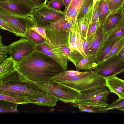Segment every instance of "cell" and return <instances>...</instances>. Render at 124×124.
I'll list each match as a JSON object with an SVG mask.
<instances>
[{"instance_id": "1", "label": "cell", "mask_w": 124, "mask_h": 124, "mask_svg": "<svg viewBox=\"0 0 124 124\" xmlns=\"http://www.w3.org/2000/svg\"><path fill=\"white\" fill-rule=\"evenodd\" d=\"M16 68L21 76L35 82L53 79L67 70L52 58L35 50L16 62Z\"/></svg>"}, {"instance_id": "2", "label": "cell", "mask_w": 124, "mask_h": 124, "mask_svg": "<svg viewBox=\"0 0 124 124\" xmlns=\"http://www.w3.org/2000/svg\"><path fill=\"white\" fill-rule=\"evenodd\" d=\"M0 93L28 98L52 95L35 82L22 77L16 70L0 78Z\"/></svg>"}, {"instance_id": "3", "label": "cell", "mask_w": 124, "mask_h": 124, "mask_svg": "<svg viewBox=\"0 0 124 124\" xmlns=\"http://www.w3.org/2000/svg\"><path fill=\"white\" fill-rule=\"evenodd\" d=\"M53 79L80 93L106 86V79L98 75L94 70L85 71L80 75L70 77L65 76L62 72Z\"/></svg>"}, {"instance_id": "4", "label": "cell", "mask_w": 124, "mask_h": 124, "mask_svg": "<svg viewBox=\"0 0 124 124\" xmlns=\"http://www.w3.org/2000/svg\"><path fill=\"white\" fill-rule=\"evenodd\" d=\"M109 93L105 86L91 89L80 93L76 101L69 104L89 106L105 111L108 106L107 102Z\"/></svg>"}, {"instance_id": "5", "label": "cell", "mask_w": 124, "mask_h": 124, "mask_svg": "<svg viewBox=\"0 0 124 124\" xmlns=\"http://www.w3.org/2000/svg\"><path fill=\"white\" fill-rule=\"evenodd\" d=\"M41 88L51 93L58 100L64 103H74L80 93L57 82L53 79L48 80L35 82Z\"/></svg>"}, {"instance_id": "6", "label": "cell", "mask_w": 124, "mask_h": 124, "mask_svg": "<svg viewBox=\"0 0 124 124\" xmlns=\"http://www.w3.org/2000/svg\"><path fill=\"white\" fill-rule=\"evenodd\" d=\"M64 31H56L46 28V42L50 48L48 55L54 59L64 69L67 70L68 59L61 47Z\"/></svg>"}, {"instance_id": "7", "label": "cell", "mask_w": 124, "mask_h": 124, "mask_svg": "<svg viewBox=\"0 0 124 124\" xmlns=\"http://www.w3.org/2000/svg\"><path fill=\"white\" fill-rule=\"evenodd\" d=\"M0 18L9 24L16 36L26 37V31L34 25L31 16L17 15L0 8Z\"/></svg>"}, {"instance_id": "8", "label": "cell", "mask_w": 124, "mask_h": 124, "mask_svg": "<svg viewBox=\"0 0 124 124\" xmlns=\"http://www.w3.org/2000/svg\"><path fill=\"white\" fill-rule=\"evenodd\" d=\"M65 16L63 11L53 10L46 5L34 9L31 17L34 25L48 28L51 24Z\"/></svg>"}, {"instance_id": "9", "label": "cell", "mask_w": 124, "mask_h": 124, "mask_svg": "<svg viewBox=\"0 0 124 124\" xmlns=\"http://www.w3.org/2000/svg\"><path fill=\"white\" fill-rule=\"evenodd\" d=\"M95 70L106 79L115 76L124 71V60L118 55L113 56L100 63Z\"/></svg>"}, {"instance_id": "10", "label": "cell", "mask_w": 124, "mask_h": 124, "mask_svg": "<svg viewBox=\"0 0 124 124\" xmlns=\"http://www.w3.org/2000/svg\"><path fill=\"white\" fill-rule=\"evenodd\" d=\"M9 45V57L16 62L35 50V46L26 37L12 43Z\"/></svg>"}, {"instance_id": "11", "label": "cell", "mask_w": 124, "mask_h": 124, "mask_svg": "<svg viewBox=\"0 0 124 124\" xmlns=\"http://www.w3.org/2000/svg\"><path fill=\"white\" fill-rule=\"evenodd\" d=\"M0 8L17 15L31 16L33 9L25 5L11 1L0 2Z\"/></svg>"}, {"instance_id": "12", "label": "cell", "mask_w": 124, "mask_h": 124, "mask_svg": "<svg viewBox=\"0 0 124 124\" xmlns=\"http://www.w3.org/2000/svg\"><path fill=\"white\" fill-rule=\"evenodd\" d=\"M93 10V6L83 17L76 20L73 24L78 27L80 34L84 40L87 37L89 26L92 23Z\"/></svg>"}, {"instance_id": "13", "label": "cell", "mask_w": 124, "mask_h": 124, "mask_svg": "<svg viewBox=\"0 0 124 124\" xmlns=\"http://www.w3.org/2000/svg\"><path fill=\"white\" fill-rule=\"evenodd\" d=\"M107 38V34L99 23L97 29L96 36L89 49L88 55H93L96 58Z\"/></svg>"}, {"instance_id": "14", "label": "cell", "mask_w": 124, "mask_h": 124, "mask_svg": "<svg viewBox=\"0 0 124 124\" xmlns=\"http://www.w3.org/2000/svg\"><path fill=\"white\" fill-rule=\"evenodd\" d=\"M124 10L123 8L117 11L111 13L104 23L101 25L106 34L119 22L124 19Z\"/></svg>"}, {"instance_id": "15", "label": "cell", "mask_w": 124, "mask_h": 124, "mask_svg": "<svg viewBox=\"0 0 124 124\" xmlns=\"http://www.w3.org/2000/svg\"><path fill=\"white\" fill-rule=\"evenodd\" d=\"M106 86L111 93L117 95L119 98H124V80L114 76L106 79Z\"/></svg>"}, {"instance_id": "16", "label": "cell", "mask_w": 124, "mask_h": 124, "mask_svg": "<svg viewBox=\"0 0 124 124\" xmlns=\"http://www.w3.org/2000/svg\"><path fill=\"white\" fill-rule=\"evenodd\" d=\"M98 65L95 57L92 55H88L77 64L75 66L76 70L78 71L95 70Z\"/></svg>"}, {"instance_id": "17", "label": "cell", "mask_w": 124, "mask_h": 124, "mask_svg": "<svg viewBox=\"0 0 124 124\" xmlns=\"http://www.w3.org/2000/svg\"><path fill=\"white\" fill-rule=\"evenodd\" d=\"M31 103L39 106L53 107L56 104L57 99L52 95L36 96L28 98Z\"/></svg>"}, {"instance_id": "18", "label": "cell", "mask_w": 124, "mask_h": 124, "mask_svg": "<svg viewBox=\"0 0 124 124\" xmlns=\"http://www.w3.org/2000/svg\"><path fill=\"white\" fill-rule=\"evenodd\" d=\"M120 38L105 41L96 57L98 65L104 61L107 55Z\"/></svg>"}, {"instance_id": "19", "label": "cell", "mask_w": 124, "mask_h": 124, "mask_svg": "<svg viewBox=\"0 0 124 124\" xmlns=\"http://www.w3.org/2000/svg\"><path fill=\"white\" fill-rule=\"evenodd\" d=\"M48 28L56 31H68L73 29V24L66 20L65 17L53 23Z\"/></svg>"}, {"instance_id": "20", "label": "cell", "mask_w": 124, "mask_h": 124, "mask_svg": "<svg viewBox=\"0 0 124 124\" xmlns=\"http://www.w3.org/2000/svg\"><path fill=\"white\" fill-rule=\"evenodd\" d=\"M16 62L12 58H7L0 64V78L16 70Z\"/></svg>"}, {"instance_id": "21", "label": "cell", "mask_w": 124, "mask_h": 124, "mask_svg": "<svg viewBox=\"0 0 124 124\" xmlns=\"http://www.w3.org/2000/svg\"><path fill=\"white\" fill-rule=\"evenodd\" d=\"M0 100L11 102L17 104H26L31 103L27 97L15 95H11L0 93Z\"/></svg>"}, {"instance_id": "22", "label": "cell", "mask_w": 124, "mask_h": 124, "mask_svg": "<svg viewBox=\"0 0 124 124\" xmlns=\"http://www.w3.org/2000/svg\"><path fill=\"white\" fill-rule=\"evenodd\" d=\"M124 36V19L119 22L107 34V40Z\"/></svg>"}, {"instance_id": "23", "label": "cell", "mask_w": 124, "mask_h": 124, "mask_svg": "<svg viewBox=\"0 0 124 124\" xmlns=\"http://www.w3.org/2000/svg\"><path fill=\"white\" fill-rule=\"evenodd\" d=\"M99 13V22L102 24L107 18L111 13L106 2L104 0H99L98 6Z\"/></svg>"}, {"instance_id": "24", "label": "cell", "mask_w": 124, "mask_h": 124, "mask_svg": "<svg viewBox=\"0 0 124 124\" xmlns=\"http://www.w3.org/2000/svg\"><path fill=\"white\" fill-rule=\"evenodd\" d=\"M26 37L35 46L41 45L46 41L44 38L31 28L27 30L26 33Z\"/></svg>"}, {"instance_id": "25", "label": "cell", "mask_w": 124, "mask_h": 124, "mask_svg": "<svg viewBox=\"0 0 124 124\" xmlns=\"http://www.w3.org/2000/svg\"><path fill=\"white\" fill-rule=\"evenodd\" d=\"M84 0H81L79 1L66 13V19L73 24L76 20L77 15Z\"/></svg>"}, {"instance_id": "26", "label": "cell", "mask_w": 124, "mask_h": 124, "mask_svg": "<svg viewBox=\"0 0 124 124\" xmlns=\"http://www.w3.org/2000/svg\"><path fill=\"white\" fill-rule=\"evenodd\" d=\"M124 46V36L121 37L113 47L104 60L113 56L117 55Z\"/></svg>"}, {"instance_id": "27", "label": "cell", "mask_w": 124, "mask_h": 124, "mask_svg": "<svg viewBox=\"0 0 124 124\" xmlns=\"http://www.w3.org/2000/svg\"><path fill=\"white\" fill-rule=\"evenodd\" d=\"M107 3L111 13L123 8L124 0H104Z\"/></svg>"}, {"instance_id": "28", "label": "cell", "mask_w": 124, "mask_h": 124, "mask_svg": "<svg viewBox=\"0 0 124 124\" xmlns=\"http://www.w3.org/2000/svg\"><path fill=\"white\" fill-rule=\"evenodd\" d=\"M93 0H84L77 15L76 20L83 17L89 8L93 6Z\"/></svg>"}, {"instance_id": "29", "label": "cell", "mask_w": 124, "mask_h": 124, "mask_svg": "<svg viewBox=\"0 0 124 124\" xmlns=\"http://www.w3.org/2000/svg\"><path fill=\"white\" fill-rule=\"evenodd\" d=\"M97 29L93 33L87 36V38L83 41V48L85 54L87 56L88 55L90 48L96 36Z\"/></svg>"}, {"instance_id": "30", "label": "cell", "mask_w": 124, "mask_h": 124, "mask_svg": "<svg viewBox=\"0 0 124 124\" xmlns=\"http://www.w3.org/2000/svg\"><path fill=\"white\" fill-rule=\"evenodd\" d=\"M124 109V98H119L112 103L107 108L104 109L105 111L110 110L116 109L120 110Z\"/></svg>"}, {"instance_id": "31", "label": "cell", "mask_w": 124, "mask_h": 124, "mask_svg": "<svg viewBox=\"0 0 124 124\" xmlns=\"http://www.w3.org/2000/svg\"><path fill=\"white\" fill-rule=\"evenodd\" d=\"M63 5V0H51L46 5L47 7L53 10L61 11Z\"/></svg>"}, {"instance_id": "32", "label": "cell", "mask_w": 124, "mask_h": 124, "mask_svg": "<svg viewBox=\"0 0 124 124\" xmlns=\"http://www.w3.org/2000/svg\"><path fill=\"white\" fill-rule=\"evenodd\" d=\"M71 106L78 108L81 112L89 113H96L102 111L101 110L94 108L88 106L79 105H70Z\"/></svg>"}, {"instance_id": "33", "label": "cell", "mask_w": 124, "mask_h": 124, "mask_svg": "<svg viewBox=\"0 0 124 124\" xmlns=\"http://www.w3.org/2000/svg\"><path fill=\"white\" fill-rule=\"evenodd\" d=\"M2 37L0 36V63H1L7 58V54H8L9 45L5 46L2 42Z\"/></svg>"}, {"instance_id": "34", "label": "cell", "mask_w": 124, "mask_h": 124, "mask_svg": "<svg viewBox=\"0 0 124 124\" xmlns=\"http://www.w3.org/2000/svg\"><path fill=\"white\" fill-rule=\"evenodd\" d=\"M0 29L6 30L15 34L14 31L10 25L1 18H0Z\"/></svg>"}, {"instance_id": "35", "label": "cell", "mask_w": 124, "mask_h": 124, "mask_svg": "<svg viewBox=\"0 0 124 124\" xmlns=\"http://www.w3.org/2000/svg\"><path fill=\"white\" fill-rule=\"evenodd\" d=\"M17 105H12L10 107H6V106H4L2 105L0 106V113L3 112H18L17 110Z\"/></svg>"}, {"instance_id": "36", "label": "cell", "mask_w": 124, "mask_h": 124, "mask_svg": "<svg viewBox=\"0 0 124 124\" xmlns=\"http://www.w3.org/2000/svg\"><path fill=\"white\" fill-rule=\"evenodd\" d=\"M31 28L46 39V28L34 25Z\"/></svg>"}, {"instance_id": "37", "label": "cell", "mask_w": 124, "mask_h": 124, "mask_svg": "<svg viewBox=\"0 0 124 124\" xmlns=\"http://www.w3.org/2000/svg\"><path fill=\"white\" fill-rule=\"evenodd\" d=\"M99 0L96 3L93 8V14L92 23L99 22V14L98 10V6Z\"/></svg>"}, {"instance_id": "38", "label": "cell", "mask_w": 124, "mask_h": 124, "mask_svg": "<svg viewBox=\"0 0 124 124\" xmlns=\"http://www.w3.org/2000/svg\"><path fill=\"white\" fill-rule=\"evenodd\" d=\"M10 1L25 5L33 9L35 8L31 0H12Z\"/></svg>"}, {"instance_id": "39", "label": "cell", "mask_w": 124, "mask_h": 124, "mask_svg": "<svg viewBox=\"0 0 124 124\" xmlns=\"http://www.w3.org/2000/svg\"><path fill=\"white\" fill-rule=\"evenodd\" d=\"M84 72L71 70H67L62 73L65 76L70 77L78 75Z\"/></svg>"}, {"instance_id": "40", "label": "cell", "mask_w": 124, "mask_h": 124, "mask_svg": "<svg viewBox=\"0 0 124 124\" xmlns=\"http://www.w3.org/2000/svg\"><path fill=\"white\" fill-rule=\"evenodd\" d=\"M35 8H39L46 4L48 0H31Z\"/></svg>"}, {"instance_id": "41", "label": "cell", "mask_w": 124, "mask_h": 124, "mask_svg": "<svg viewBox=\"0 0 124 124\" xmlns=\"http://www.w3.org/2000/svg\"><path fill=\"white\" fill-rule=\"evenodd\" d=\"M99 23V22H97L92 23L90 24L87 33V36L91 34L96 31Z\"/></svg>"}, {"instance_id": "42", "label": "cell", "mask_w": 124, "mask_h": 124, "mask_svg": "<svg viewBox=\"0 0 124 124\" xmlns=\"http://www.w3.org/2000/svg\"><path fill=\"white\" fill-rule=\"evenodd\" d=\"M80 0H72L67 9L65 11H63V12L66 13L68 12L72 7L76 4Z\"/></svg>"}, {"instance_id": "43", "label": "cell", "mask_w": 124, "mask_h": 124, "mask_svg": "<svg viewBox=\"0 0 124 124\" xmlns=\"http://www.w3.org/2000/svg\"><path fill=\"white\" fill-rule=\"evenodd\" d=\"M71 0H63V5L65 8L64 11L67 9Z\"/></svg>"}, {"instance_id": "44", "label": "cell", "mask_w": 124, "mask_h": 124, "mask_svg": "<svg viewBox=\"0 0 124 124\" xmlns=\"http://www.w3.org/2000/svg\"><path fill=\"white\" fill-rule=\"evenodd\" d=\"M117 55L120 58L124 60V46Z\"/></svg>"}, {"instance_id": "45", "label": "cell", "mask_w": 124, "mask_h": 124, "mask_svg": "<svg viewBox=\"0 0 124 124\" xmlns=\"http://www.w3.org/2000/svg\"><path fill=\"white\" fill-rule=\"evenodd\" d=\"M99 0H93V9L96 2Z\"/></svg>"}, {"instance_id": "46", "label": "cell", "mask_w": 124, "mask_h": 124, "mask_svg": "<svg viewBox=\"0 0 124 124\" xmlns=\"http://www.w3.org/2000/svg\"><path fill=\"white\" fill-rule=\"evenodd\" d=\"M11 0H0V2H6Z\"/></svg>"}, {"instance_id": "47", "label": "cell", "mask_w": 124, "mask_h": 124, "mask_svg": "<svg viewBox=\"0 0 124 124\" xmlns=\"http://www.w3.org/2000/svg\"><path fill=\"white\" fill-rule=\"evenodd\" d=\"M120 110L124 111V109H122L121 110Z\"/></svg>"}, {"instance_id": "48", "label": "cell", "mask_w": 124, "mask_h": 124, "mask_svg": "<svg viewBox=\"0 0 124 124\" xmlns=\"http://www.w3.org/2000/svg\"><path fill=\"white\" fill-rule=\"evenodd\" d=\"M123 8L124 9V5H123Z\"/></svg>"}, {"instance_id": "49", "label": "cell", "mask_w": 124, "mask_h": 124, "mask_svg": "<svg viewBox=\"0 0 124 124\" xmlns=\"http://www.w3.org/2000/svg\"></svg>"}]
</instances>
